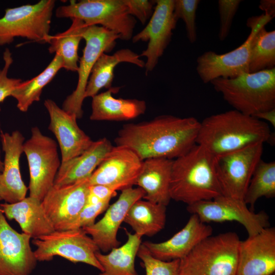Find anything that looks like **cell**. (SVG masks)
<instances>
[{"label": "cell", "mask_w": 275, "mask_h": 275, "mask_svg": "<svg viewBox=\"0 0 275 275\" xmlns=\"http://www.w3.org/2000/svg\"><path fill=\"white\" fill-rule=\"evenodd\" d=\"M200 122L189 117L161 115L138 123L125 124L118 131L116 145L129 148L142 160L176 159L195 144Z\"/></svg>", "instance_id": "obj_1"}, {"label": "cell", "mask_w": 275, "mask_h": 275, "mask_svg": "<svg viewBox=\"0 0 275 275\" xmlns=\"http://www.w3.org/2000/svg\"><path fill=\"white\" fill-rule=\"evenodd\" d=\"M271 138L268 124L255 117L233 109L212 115L200 122L196 144L215 157Z\"/></svg>", "instance_id": "obj_2"}, {"label": "cell", "mask_w": 275, "mask_h": 275, "mask_svg": "<svg viewBox=\"0 0 275 275\" xmlns=\"http://www.w3.org/2000/svg\"><path fill=\"white\" fill-rule=\"evenodd\" d=\"M170 193L171 200L187 205L223 195L216 172L215 156L195 144L174 159Z\"/></svg>", "instance_id": "obj_3"}, {"label": "cell", "mask_w": 275, "mask_h": 275, "mask_svg": "<svg viewBox=\"0 0 275 275\" xmlns=\"http://www.w3.org/2000/svg\"><path fill=\"white\" fill-rule=\"evenodd\" d=\"M210 83L234 109L246 115L275 108V68Z\"/></svg>", "instance_id": "obj_4"}, {"label": "cell", "mask_w": 275, "mask_h": 275, "mask_svg": "<svg viewBox=\"0 0 275 275\" xmlns=\"http://www.w3.org/2000/svg\"><path fill=\"white\" fill-rule=\"evenodd\" d=\"M240 241L234 232L206 238L180 260L179 275H236Z\"/></svg>", "instance_id": "obj_5"}, {"label": "cell", "mask_w": 275, "mask_h": 275, "mask_svg": "<svg viewBox=\"0 0 275 275\" xmlns=\"http://www.w3.org/2000/svg\"><path fill=\"white\" fill-rule=\"evenodd\" d=\"M56 15L79 19L87 26L100 25L126 41L132 39L136 22L128 13L124 0L70 1L69 5L58 7Z\"/></svg>", "instance_id": "obj_6"}, {"label": "cell", "mask_w": 275, "mask_h": 275, "mask_svg": "<svg viewBox=\"0 0 275 275\" xmlns=\"http://www.w3.org/2000/svg\"><path fill=\"white\" fill-rule=\"evenodd\" d=\"M55 4L54 0H41L6 9L0 18V46L12 43L16 37L47 43Z\"/></svg>", "instance_id": "obj_7"}, {"label": "cell", "mask_w": 275, "mask_h": 275, "mask_svg": "<svg viewBox=\"0 0 275 275\" xmlns=\"http://www.w3.org/2000/svg\"><path fill=\"white\" fill-rule=\"evenodd\" d=\"M273 18L263 14L248 18L246 25L251 32L239 47L223 54L207 51L197 59L196 70L203 82L217 78H233L249 73V62L252 40L257 31Z\"/></svg>", "instance_id": "obj_8"}, {"label": "cell", "mask_w": 275, "mask_h": 275, "mask_svg": "<svg viewBox=\"0 0 275 275\" xmlns=\"http://www.w3.org/2000/svg\"><path fill=\"white\" fill-rule=\"evenodd\" d=\"M30 172V197L41 202L53 186L60 161L56 142L42 133L38 127L31 129V136L24 142Z\"/></svg>", "instance_id": "obj_9"}, {"label": "cell", "mask_w": 275, "mask_h": 275, "mask_svg": "<svg viewBox=\"0 0 275 275\" xmlns=\"http://www.w3.org/2000/svg\"><path fill=\"white\" fill-rule=\"evenodd\" d=\"M32 243L37 261H49L59 256L73 263H84L98 269H103L95 254L100 251L91 237L81 229L56 231L37 239Z\"/></svg>", "instance_id": "obj_10"}, {"label": "cell", "mask_w": 275, "mask_h": 275, "mask_svg": "<svg viewBox=\"0 0 275 275\" xmlns=\"http://www.w3.org/2000/svg\"><path fill=\"white\" fill-rule=\"evenodd\" d=\"M86 45L79 60L78 78L75 90L65 99L62 109L80 119L83 115L82 105L91 70L103 53L111 51L120 39L119 35L98 25L87 26L82 33Z\"/></svg>", "instance_id": "obj_11"}, {"label": "cell", "mask_w": 275, "mask_h": 275, "mask_svg": "<svg viewBox=\"0 0 275 275\" xmlns=\"http://www.w3.org/2000/svg\"><path fill=\"white\" fill-rule=\"evenodd\" d=\"M263 144H256L215 157V169L222 195L243 201L258 162Z\"/></svg>", "instance_id": "obj_12"}, {"label": "cell", "mask_w": 275, "mask_h": 275, "mask_svg": "<svg viewBox=\"0 0 275 275\" xmlns=\"http://www.w3.org/2000/svg\"><path fill=\"white\" fill-rule=\"evenodd\" d=\"M187 210L204 223L237 222L245 228L249 236L258 234L269 225V217L264 211L255 213L243 201L224 195L188 205Z\"/></svg>", "instance_id": "obj_13"}, {"label": "cell", "mask_w": 275, "mask_h": 275, "mask_svg": "<svg viewBox=\"0 0 275 275\" xmlns=\"http://www.w3.org/2000/svg\"><path fill=\"white\" fill-rule=\"evenodd\" d=\"M174 0H156L154 11L146 26L132 36L133 43L148 41L147 48L140 57L147 59L146 74L151 72L171 41L177 20L173 12Z\"/></svg>", "instance_id": "obj_14"}, {"label": "cell", "mask_w": 275, "mask_h": 275, "mask_svg": "<svg viewBox=\"0 0 275 275\" xmlns=\"http://www.w3.org/2000/svg\"><path fill=\"white\" fill-rule=\"evenodd\" d=\"M143 160L128 147L113 146L88 178L89 185L107 186L115 191L135 185Z\"/></svg>", "instance_id": "obj_15"}, {"label": "cell", "mask_w": 275, "mask_h": 275, "mask_svg": "<svg viewBox=\"0 0 275 275\" xmlns=\"http://www.w3.org/2000/svg\"><path fill=\"white\" fill-rule=\"evenodd\" d=\"M88 178L70 185L53 186L42 200V206L55 230H67L85 206Z\"/></svg>", "instance_id": "obj_16"}, {"label": "cell", "mask_w": 275, "mask_h": 275, "mask_svg": "<svg viewBox=\"0 0 275 275\" xmlns=\"http://www.w3.org/2000/svg\"><path fill=\"white\" fill-rule=\"evenodd\" d=\"M31 238L9 225L0 206V275H31L37 263Z\"/></svg>", "instance_id": "obj_17"}, {"label": "cell", "mask_w": 275, "mask_h": 275, "mask_svg": "<svg viewBox=\"0 0 275 275\" xmlns=\"http://www.w3.org/2000/svg\"><path fill=\"white\" fill-rule=\"evenodd\" d=\"M144 196V191L139 187L121 190L118 200L109 205L101 219L90 226L82 228L91 236L99 250L107 252L119 246L121 242L117 239L118 229L132 205Z\"/></svg>", "instance_id": "obj_18"}, {"label": "cell", "mask_w": 275, "mask_h": 275, "mask_svg": "<svg viewBox=\"0 0 275 275\" xmlns=\"http://www.w3.org/2000/svg\"><path fill=\"white\" fill-rule=\"evenodd\" d=\"M274 272V228L267 227L240 240L236 275H271Z\"/></svg>", "instance_id": "obj_19"}, {"label": "cell", "mask_w": 275, "mask_h": 275, "mask_svg": "<svg viewBox=\"0 0 275 275\" xmlns=\"http://www.w3.org/2000/svg\"><path fill=\"white\" fill-rule=\"evenodd\" d=\"M44 105L50 118L48 129L55 135L60 148L61 163L80 155L91 146L93 141L79 128L75 116L51 99H46Z\"/></svg>", "instance_id": "obj_20"}, {"label": "cell", "mask_w": 275, "mask_h": 275, "mask_svg": "<svg viewBox=\"0 0 275 275\" xmlns=\"http://www.w3.org/2000/svg\"><path fill=\"white\" fill-rule=\"evenodd\" d=\"M0 138L5 153L0 175V197L7 203H15L26 197L28 189L22 179L19 166L25 139L18 130L11 134L2 133Z\"/></svg>", "instance_id": "obj_21"}, {"label": "cell", "mask_w": 275, "mask_h": 275, "mask_svg": "<svg viewBox=\"0 0 275 275\" xmlns=\"http://www.w3.org/2000/svg\"><path fill=\"white\" fill-rule=\"evenodd\" d=\"M211 226L202 222L196 214H191L184 227L167 240L155 243H142L154 257L162 261L181 260L206 238L212 235Z\"/></svg>", "instance_id": "obj_22"}, {"label": "cell", "mask_w": 275, "mask_h": 275, "mask_svg": "<svg viewBox=\"0 0 275 275\" xmlns=\"http://www.w3.org/2000/svg\"><path fill=\"white\" fill-rule=\"evenodd\" d=\"M173 160L151 158L143 160L135 183L145 192L143 199L166 206L169 204Z\"/></svg>", "instance_id": "obj_23"}, {"label": "cell", "mask_w": 275, "mask_h": 275, "mask_svg": "<svg viewBox=\"0 0 275 275\" xmlns=\"http://www.w3.org/2000/svg\"><path fill=\"white\" fill-rule=\"evenodd\" d=\"M113 146L106 138L93 141L80 155L61 163L53 186L70 185L89 178Z\"/></svg>", "instance_id": "obj_24"}, {"label": "cell", "mask_w": 275, "mask_h": 275, "mask_svg": "<svg viewBox=\"0 0 275 275\" xmlns=\"http://www.w3.org/2000/svg\"><path fill=\"white\" fill-rule=\"evenodd\" d=\"M2 212L9 219L15 220L23 233L37 239L55 231L38 199L25 197L15 203L0 204Z\"/></svg>", "instance_id": "obj_25"}, {"label": "cell", "mask_w": 275, "mask_h": 275, "mask_svg": "<svg viewBox=\"0 0 275 275\" xmlns=\"http://www.w3.org/2000/svg\"><path fill=\"white\" fill-rule=\"evenodd\" d=\"M120 87H112L92 97V121H122L134 119L144 114L147 109L145 101L136 99L116 98L112 94Z\"/></svg>", "instance_id": "obj_26"}, {"label": "cell", "mask_w": 275, "mask_h": 275, "mask_svg": "<svg viewBox=\"0 0 275 275\" xmlns=\"http://www.w3.org/2000/svg\"><path fill=\"white\" fill-rule=\"evenodd\" d=\"M132 50L124 48L116 51L112 55L103 53L97 59L91 72L85 92V99L93 97L102 88H112L114 78V70L120 63L127 62L140 68L145 67V62Z\"/></svg>", "instance_id": "obj_27"}, {"label": "cell", "mask_w": 275, "mask_h": 275, "mask_svg": "<svg viewBox=\"0 0 275 275\" xmlns=\"http://www.w3.org/2000/svg\"><path fill=\"white\" fill-rule=\"evenodd\" d=\"M127 241L122 246L114 248L107 254L100 251L95 256L103 270L98 275H138L135 268V259L142 242V236L129 233L124 229Z\"/></svg>", "instance_id": "obj_28"}, {"label": "cell", "mask_w": 275, "mask_h": 275, "mask_svg": "<svg viewBox=\"0 0 275 275\" xmlns=\"http://www.w3.org/2000/svg\"><path fill=\"white\" fill-rule=\"evenodd\" d=\"M166 206L141 199L130 207L124 219L135 233L151 237L162 230L166 222Z\"/></svg>", "instance_id": "obj_29"}, {"label": "cell", "mask_w": 275, "mask_h": 275, "mask_svg": "<svg viewBox=\"0 0 275 275\" xmlns=\"http://www.w3.org/2000/svg\"><path fill=\"white\" fill-rule=\"evenodd\" d=\"M69 28L63 33L48 36L47 43L49 44L50 53L60 56L63 68L67 71L77 72L78 69V49L82 38V33L86 25L77 18H71Z\"/></svg>", "instance_id": "obj_30"}, {"label": "cell", "mask_w": 275, "mask_h": 275, "mask_svg": "<svg viewBox=\"0 0 275 275\" xmlns=\"http://www.w3.org/2000/svg\"><path fill=\"white\" fill-rule=\"evenodd\" d=\"M62 68V59L56 54L40 74L30 80L22 81L11 94L17 101V108L21 112H26L33 102L39 101L44 87L52 80Z\"/></svg>", "instance_id": "obj_31"}, {"label": "cell", "mask_w": 275, "mask_h": 275, "mask_svg": "<svg viewBox=\"0 0 275 275\" xmlns=\"http://www.w3.org/2000/svg\"><path fill=\"white\" fill-rule=\"evenodd\" d=\"M275 196V162L261 159L250 181L243 201L252 209L261 197L272 198Z\"/></svg>", "instance_id": "obj_32"}, {"label": "cell", "mask_w": 275, "mask_h": 275, "mask_svg": "<svg viewBox=\"0 0 275 275\" xmlns=\"http://www.w3.org/2000/svg\"><path fill=\"white\" fill-rule=\"evenodd\" d=\"M275 68V31L262 26L252 42L249 73Z\"/></svg>", "instance_id": "obj_33"}, {"label": "cell", "mask_w": 275, "mask_h": 275, "mask_svg": "<svg viewBox=\"0 0 275 275\" xmlns=\"http://www.w3.org/2000/svg\"><path fill=\"white\" fill-rule=\"evenodd\" d=\"M136 256L143 262L146 275H179L180 260L162 261L157 259L151 255L142 243Z\"/></svg>", "instance_id": "obj_34"}, {"label": "cell", "mask_w": 275, "mask_h": 275, "mask_svg": "<svg viewBox=\"0 0 275 275\" xmlns=\"http://www.w3.org/2000/svg\"><path fill=\"white\" fill-rule=\"evenodd\" d=\"M199 0H174V15L184 22L187 38L190 43L197 39L196 13Z\"/></svg>", "instance_id": "obj_35"}, {"label": "cell", "mask_w": 275, "mask_h": 275, "mask_svg": "<svg viewBox=\"0 0 275 275\" xmlns=\"http://www.w3.org/2000/svg\"><path fill=\"white\" fill-rule=\"evenodd\" d=\"M241 0H219L218 9L219 16L218 38L224 41L229 35L232 21Z\"/></svg>", "instance_id": "obj_36"}, {"label": "cell", "mask_w": 275, "mask_h": 275, "mask_svg": "<svg viewBox=\"0 0 275 275\" xmlns=\"http://www.w3.org/2000/svg\"><path fill=\"white\" fill-rule=\"evenodd\" d=\"M4 65L0 69V102L8 96H11L14 90L21 83L20 78H10L8 76V70L13 63L12 53L8 48H6L3 53Z\"/></svg>", "instance_id": "obj_37"}, {"label": "cell", "mask_w": 275, "mask_h": 275, "mask_svg": "<svg viewBox=\"0 0 275 275\" xmlns=\"http://www.w3.org/2000/svg\"><path fill=\"white\" fill-rule=\"evenodd\" d=\"M109 202L108 200L95 204H86L67 230L81 229L92 225L96 218L107 209Z\"/></svg>", "instance_id": "obj_38"}, {"label": "cell", "mask_w": 275, "mask_h": 275, "mask_svg": "<svg viewBox=\"0 0 275 275\" xmlns=\"http://www.w3.org/2000/svg\"><path fill=\"white\" fill-rule=\"evenodd\" d=\"M124 2L128 13L136 17L143 24L151 18L155 6V1L124 0Z\"/></svg>", "instance_id": "obj_39"}, {"label": "cell", "mask_w": 275, "mask_h": 275, "mask_svg": "<svg viewBox=\"0 0 275 275\" xmlns=\"http://www.w3.org/2000/svg\"><path fill=\"white\" fill-rule=\"evenodd\" d=\"M116 195V191L107 186L100 184L89 185L86 204H95L111 200Z\"/></svg>", "instance_id": "obj_40"}, {"label": "cell", "mask_w": 275, "mask_h": 275, "mask_svg": "<svg viewBox=\"0 0 275 275\" xmlns=\"http://www.w3.org/2000/svg\"><path fill=\"white\" fill-rule=\"evenodd\" d=\"M259 8L265 12V14L274 18L275 16L274 0H261L259 3Z\"/></svg>", "instance_id": "obj_41"}, {"label": "cell", "mask_w": 275, "mask_h": 275, "mask_svg": "<svg viewBox=\"0 0 275 275\" xmlns=\"http://www.w3.org/2000/svg\"><path fill=\"white\" fill-rule=\"evenodd\" d=\"M253 117L263 121H266L275 127V108L258 113Z\"/></svg>", "instance_id": "obj_42"}, {"label": "cell", "mask_w": 275, "mask_h": 275, "mask_svg": "<svg viewBox=\"0 0 275 275\" xmlns=\"http://www.w3.org/2000/svg\"><path fill=\"white\" fill-rule=\"evenodd\" d=\"M0 141H1V138H0ZM1 150H0V172L2 173L3 170V161L1 159Z\"/></svg>", "instance_id": "obj_43"}, {"label": "cell", "mask_w": 275, "mask_h": 275, "mask_svg": "<svg viewBox=\"0 0 275 275\" xmlns=\"http://www.w3.org/2000/svg\"><path fill=\"white\" fill-rule=\"evenodd\" d=\"M271 275H275V274L274 273V274H271Z\"/></svg>", "instance_id": "obj_44"}, {"label": "cell", "mask_w": 275, "mask_h": 275, "mask_svg": "<svg viewBox=\"0 0 275 275\" xmlns=\"http://www.w3.org/2000/svg\"><path fill=\"white\" fill-rule=\"evenodd\" d=\"M1 200H2V199H1V197H0V201H1Z\"/></svg>", "instance_id": "obj_45"}, {"label": "cell", "mask_w": 275, "mask_h": 275, "mask_svg": "<svg viewBox=\"0 0 275 275\" xmlns=\"http://www.w3.org/2000/svg\"><path fill=\"white\" fill-rule=\"evenodd\" d=\"M1 173L0 172V175H1Z\"/></svg>", "instance_id": "obj_46"}]
</instances>
